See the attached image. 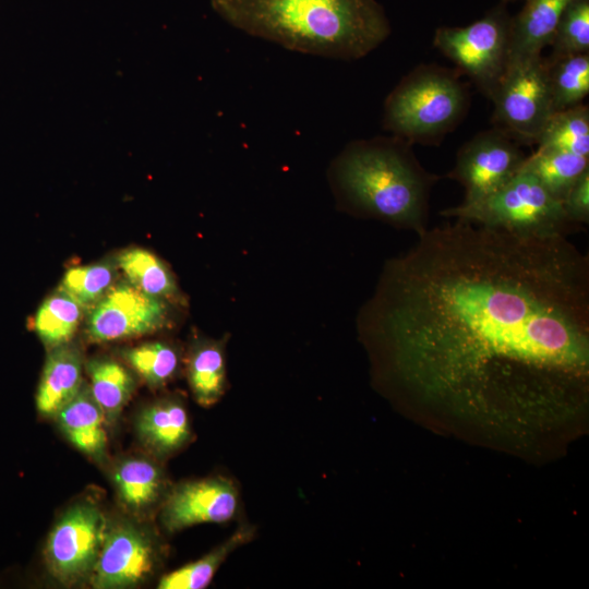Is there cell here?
<instances>
[{
    "label": "cell",
    "instance_id": "cell-25",
    "mask_svg": "<svg viewBox=\"0 0 589 589\" xmlns=\"http://www.w3.org/2000/svg\"><path fill=\"white\" fill-rule=\"evenodd\" d=\"M119 495L133 509L155 504L165 491L160 468L147 459H128L115 472Z\"/></svg>",
    "mask_w": 589,
    "mask_h": 589
},
{
    "label": "cell",
    "instance_id": "cell-17",
    "mask_svg": "<svg viewBox=\"0 0 589 589\" xmlns=\"http://www.w3.org/2000/svg\"><path fill=\"white\" fill-rule=\"evenodd\" d=\"M115 257L123 277L135 288L175 305L183 303V294L173 273L155 253L144 248L130 247Z\"/></svg>",
    "mask_w": 589,
    "mask_h": 589
},
{
    "label": "cell",
    "instance_id": "cell-10",
    "mask_svg": "<svg viewBox=\"0 0 589 589\" xmlns=\"http://www.w3.org/2000/svg\"><path fill=\"white\" fill-rule=\"evenodd\" d=\"M106 532L105 518L96 507H72L52 529L46 545L53 576L62 582H73L91 573Z\"/></svg>",
    "mask_w": 589,
    "mask_h": 589
},
{
    "label": "cell",
    "instance_id": "cell-28",
    "mask_svg": "<svg viewBox=\"0 0 589 589\" xmlns=\"http://www.w3.org/2000/svg\"><path fill=\"white\" fill-rule=\"evenodd\" d=\"M552 58L588 53L589 0H572L558 22L553 41Z\"/></svg>",
    "mask_w": 589,
    "mask_h": 589
},
{
    "label": "cell",
    "instance_id": "cell-18",
    "mask_svg": "<svg viewBox=\"0 0 589 589\" xmlns=\"http://www.w3.org/2000/svg\"><path fill=\"white\" fill-rule=\"evenodd\" d=\"M256 534V527L243 521L221 543L201 558L164 575L159 589H203L206 588L219 567L239 548L250 543Z\"/></svg>",
    "mask_w": 589,
    "mask_h": 589
},
{
    "label": "cell",
    "instance_id": "cell-16",
    "mask_svg": "<svg viewBox=\"0 0 589 589\" xmlns=\"http://www.w3.org/2000/svg\"><path fill=\"white\" fill-rule=\"evenodd\" d=\"M227 338L195 336L187 357V378L194 400L202 407L217 404L227 389Z\"/></svg>",
    "mask_w": 589,
    "mask_h": 589
},
{
    "label": "cell",
    "instance_id": "cell-8",
    "mask_svg": "<svg viewBox=\"0 0 589 589\" xmlns=\"http://www.w3.org/2000/svg\"><path fill=\"white\" fill-rule=\"evenodd\" d=\"M175 304L144 293L118 278L86 312L84 332L92 342H109L151 335L173 324Z\"/></svg>",
    "mask_w": 589,
    "mask_h": 589
},
{
    "label": "cell",
    "instance_id": "cell-23",
    "mask_svg": "<svg viewBox=\"0 0 589 589\" xmlns=\"http://www.w3.org/2000/svg\"><path fill=\"white\" fill-rule=\"evenodd\" d=\"M546 70L553 112L581 105L589 93V55L551 58Z\"/></svg>",
    "mask_w": 589,
    "mask_h": 589
},
{
    "label": "cell",
    "instance_id": "cell-9",
    "mask_svg": "<svg viewBox=\"0 0 589 589\" xmlns=\"http://www.w3.org/2000/svg\"><path fill=\"white\" fill-rule=\"evenodd\" d=\"M526 157L515 140L502 130L484 131L461 146L447 178L465 188L464 204L477 202L517 175Z\"/></svg>",
    "mask_w": 589,
    "mask_h": 589
},
{
    "label": "cell",
    "instance_id": "cell-29",
    "mask_svg": "<svg viewBox=\"0 0 589 589\" xmlns=\"http://www.w3.org/2000/svg\"><path fill=\"white\" fill-rule=\"evenodd\" d=\"M567 217L578 224H589V170L568 190L562 200Z\"/></svg>",
    "mask_w": 589,
    "mask_h": 589
},
{
    "label": "cell",
    "instance_id": "cell-22",
    "mask_svg": "<svg viewBox=\"0 0 589 589\" xmlns=\"http://www.w3.org/2000/svg\"><path fill=\"white\" fill-rule=\"evenodd\" d=\"M86 372L94 399L105 416L116 417L134 392L133 373L120 362L106 357L89 360Z\"/></svg>",
    "mask_w": 589,
    "mask_h": 589
},
{
    "label": "cell",
    "instance_id": "cell-20",
    "mask_svg": "<svg viewBox=\"0 0 589 589\" xmlns=\"http://www.w3.org/2000/svg\"><path fill=\"white\" fill-rule=\"evenodd\" d=\"M85 314L86 311L58 287L38 306L32 320V329L50 350L72 340Z\"/></svg>",
    "mask_w": 589,
    "mask_h": 589
},
{
    "label": "cell",
    "instance_id": "cell-2",
    "mask_svg": "<svg viewBox=\"0 0 589 589\" xmlns=\"http://www.w3.org/2000/svg\"><path fill=\"white\" fill-rule=\"evenodd\" d=\"M231 26L281 47L318 57L356 60L390 34L376 0H211Z\"/></svg>",
    "mask_w": 589,
    "mask_h": 589
},
{
    "label": "cell",
    "instance_id": "cell-6",
    "mask_svg": "<svg viewBox=\"0 0 589 589\" xmlns=\"http://www.w3.org/2000/svg\"><path fill=\"white\" fill-rule=\"evenodd\" d=\"M510 21L502 3L467 26H442L434 33V46L490 99L507 69Z\"/></svg>",
    "mask_w": 589,
    "mask_h": 589
},
{
    "label": "cell",
    "instance_id": "cell-15",
    "mask_svg": "<svg viewBox=\"0 0 589 589\" xmlns=\"http://www.w3.org/2000/svg\"><path fill=\"white\" fill-rule=\"evenodd\" d=\"M137 432L143 443L160 457L181 449L192 437L183 400L170 396L146 407L139 417Z\"/></svg>",
    "mask_w": 589,
    "mask_h": 589
},
{
    "label": "cell",
    "instance_id": "cell-24",
    "mask_svg": "<svg viewBox=\"0 0 589 589\" xmlns=\"http://www.w3.org/2000/svg\"><path fill=\"white\" fill-rule=\"evenodd\" d=\"M121 357L151 387H161L178 374L181 352L165 340L143 342L121 350Z\"/></svg>",
    "mask_w": 589,
    "mask_h": 589
},
{
    "label": "cell",
    "instance_id": "cell-7",
    "mask_svg": "<svg viewBox=\"0 0 589 589\" xmlns=\"http://www.w3.org/2000/svg\"><path fill=\"white\" fill-rule=\"evenodd\" d=\"M491 100L500 130L514 140L537 143L553 113L546 61L537 56L509 62Z\"/></svg>",
    "mask_w": 589,
    "mask_h": 589
},
{
    "label": "cell",
    "instance_id": "cell-19",
    "mask_svg": "<svg viewBox=\"0 0 589 589\" xmlns=\"http://www.w3.org/2000/svg\"><path fill=\"white\" fill-rule=\"evenodd\" d=\"M57 416L62 430L79 449L88 455H98L104 450L105 413L85 383Z\"/></svg>",
    "mask_w": 589,
    "mask_h": 589
},
{
    "label": "cell",
    "instance_id": "cell-27",
    "mask_svg": "<svg viewBox=\"0 0 589 589\" xmlns=\"http://www.w3.org/2000/svg\"><path fill=\"white\" fill-rule=\"evenodd\" d=\"M115 256L74 266L64 273L59 288L72 297L86 312L91 310L118 279Z\"/></svg>",
    "mask_w": 589,
    "mask_h": 589
},
{
    "label": "cell",
    "instance_id": "cell-4",
    "mask_svg": "<svg viewBox=\"0 0 589 589\" xmlns=\"http://www.w3.org/2000/svg\"><path fill=\"white\" fill-rule=\"evenodd\" d=\"M467 107V89L452 70L421 64L386 97L383 128L410 144H436L460 122Z\"/></svg>",
    "mask_w": 589,
    "mask_h": 589
},
{
    "label": "cell",
    "instance_id": "cell-14",
    "mask_svg": "<svg viewBox=\"0 0 589 589\" xmlns=\"http://www.w3.org/2000/svg\"><path fill=\"white\" fill-rule=\"evenodd\" d=\"M83 356L71 341L49 350L36 394L37 410L56 416L80 390Z\"/></svg>",
    "mask_w": 589,
    "mask_h": 589
},
{
    "label": "cell",
    "instance_id": "cell-13",
    "mask_svg": "<svg viewBox=\"0 0 589 589\" xmlns=\"http://www.w3.org/2000/svg\"><path fill=\"white\" fill-rule=\"evenodd\" d=\"M572 0H526L516 16H512L508 63L541 56L552 44L558 22Z\"/></svg>",
    "mask_w": 589,
    "mask_h": 589
},
{
    "label": "cell",
    "instance_id": "cell-12",
    "mask_svg": "<svg viewBox=\"0 0 589 589\" xmlns=\"http://www.w3.org/2000/svg\"><path fill=\"white\" fill-rule=\"evenodd\" d=\"M157 553L152 540L132 526H119L106 533L93 568L95 588L136 585L154 570Z\"/></svg>",
    "mask_w": 589,
    "mask_h": 589
},
{
    "label": "cell",
    "instance_id": "cell-30",
    "mask_svg": "<svg viewBox=\"0 0 589 589\" xmlns=\"http://www.w3.org/2000/svg\"><path fill=\"white\" fill-rule=\"evenodd\" d=\"M504 1H508V0H504Z\"/></svg>",
    "mask_w": 589,
    "mask_h": 589
},
{
    "label": "cell",
    "instance_id": "cell-11",
    "mask_svg": "<svg viewBox=\"0 0 589 589\" xmlns=\"http://www.w3.org/2000/svg\"><path fill=\"white\" fill-rule=\"evenodd\" d=\"M240 509L237 483L227 477L215 476L182 482L167 493L160 520L169 533L201 524H226Z\"/></svg>",
    "mask_w": 589,
    "mask_h": 589
},
{
    "label": "cell",
    "instance_id": "cell-3",
    "mask_svg": "<svg viewBox=\"0 0 589 589\" xmlns=\"http://www.w3.org/2000/svg\"><path fill=\"white\" fill-rule=\"evenodd\" d=\"M440 177L426 171L397 136L348 143L328 168L340 209L417 235L428 229L429 200Z\"/></svg>",
    "mask_w": 589,
    "mask_h": 589
},
{
    "label": "cell",
    "instance_id": "cell-21",
    "mask_svg": "<svg viewBox=\"0 0 589 589\" xmlns=\"http://www.w3.org/2000/svg\"><path fill=\"white\" fill-rule=\"evenodd\" d=\"M521 169L532 173L554 197L562 201L574 183L589 170V156L538 147L526 157Z\"/></svg>",
    "mask_w": 589,
    "mask_h": 589
},
{
    "label": "cell",
    "instance_id": "cell-1",
    "mask_svg": "<svg viewBox=\"0 0 589 589\" xmlns=\"http://www.w3.org/2000/svg\"><path fill=\"white\" fill-rule=\"evenodd\" d=\"M418 236L358 315L382 382L426 399L585 394L587 254L456 218Z\"/></svg>",
    "mask_w": 589,
    "mask_h": 589
},
{
    "label": "cell",
    "instance_id": "cell-26",
    "mask_svg": "<svg viewBox=\"0 0 589 589\" xmlns=\"http://www.w3.org/2000/svg\"><path fill=\"white\" fill-rule=\"evenodd\" d=\"M539 147L589 156V110L578 105L553 112L539 139Z\"/></svg>",
    "mask_w": 589,
    "mask_h": 589
},
{
    "label": "cell",
    "instance_id": "cell-5",
    "mask_svg": "<svg viewBox=\"0 0 589 589\" xmlns=\"http://www.w3.org/2000/svg\"><path fill=\"white\" fill-rule=\"evenodd\" d=\"M440 214L528 237H567L582 230L567 217L562 201L522 169L489 196Z\"/></svg>",
    "mask_w": 589,
    "mask_h": 589
}]
</instances>
